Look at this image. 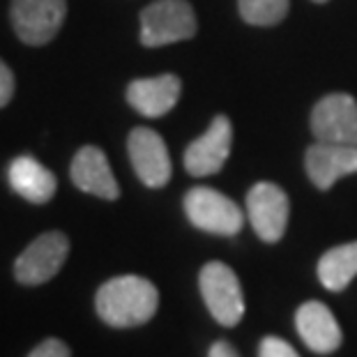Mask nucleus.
I'll list each match as a JSON object with an SVG mask.
<instances>
[{"label": "nucleus", "mask_w": 357, "mask_h": 357, "mask_svg": "<svg viewBox=\"0 0 357 357\" xmlns=\"http://www.w3.org/2000/svg\"><path fill=\"white\" fill-rule=\"evenodd\" d=\"M159 291L153 281L139 275L113 277L95 295L97 316L111 328H139L157 314Z\"/></svg>", "instance_id": "f257e3e1"}, {"label": "nucleus", "mask_w": 357, "mask_h": 357, "mask_svg": "<svg viewBox=\"0 0 357 357\" xmlns=\"http://www.w3.org/2000/svg\"><path fill=\"white\" fill-rule=\"evenodd\" d=\"M196 35V14L187 0H157L141 12V44L166 47L192 40Z\"/></svg>", "instance_id": "f03ea898"}, {"label": "nucleus", "mask_w": 357, "mask_h": 357, "mask_svg": "<svg viewBox=\"0 0 357 357\" xmlns=\"http://www.w3.org/2000/svg\"><path fill=\"white\" fill-rule=\"evenodd\" d=\"M201 295L205 307L215 316V321L224 328H233L245 316V298H242V286L238 275L226 263L210 261L203 265L199 275Z\"/></svg>", "instance_id": "7ed1b4c3"}, {"label": "nucleus", "mask_w": 357, "mask_h": 357, "mask_svg": "<svg viewBox=\"0 0 357 357\" xmlns=\"http://www.w3.org/2000/svg\"><path fill=\"white\" fill-rule=\"evenodd\" d=\"M185 212L196 229L212 235H238L245 226L240 205L210 187H194L187 192Z\"/></svg>", "instance_id": "20e7f679"}, {"label": "nucleus", "mask_w": 357, "mask_h": 357, "mask_svg": "<svg viewBox=\"0 0 357 357\" xmlns=\"http://www.w3.org/2000/svg\"><path fill=\"white\" fill-rule=\"evenodd\" d=\"M67 14V0H12L10 19L14 33L30 47L49 44L60 33Z\"/></svg>", "instance_id": "39448f33"}, {"label": "nucleus", "mask_w": 357, "mask_h": 357, "mask_svg": "<svg viewBox=\"0 0 357 357\" xmlns=\"http://www.w3.org/2000/svg\"><path fill=\"white\" fill-rule=\"evenodd\" d=\"M70 254V240L65 233L49 231L35 238L14 263V277L24 286L47 284L58 275Z\"/></svg>", "instance_id": "423d86ee"}, {"label": "nucleus", "mask_w": 357, "mask_h": 357, "mask_svg": "<svg viewBox=\"0 0 357 357\" xmlns=\"http://www.w3.org/2000/svg\"><path fill=\"white\" fill-rule=\"evenodd\" d=\"M311 134L321 143L357 146V102L346 93L325 95L311 111Z\"/></svg>", "instance_id": "0eeeda50"}, {"label": "nucleus", "mask_w": 357, "mask_h": 357, "mask_svg": "<svg viewBox=\"0 0 357 357\" xmlns=\"http://www.w3.org/2000/svg\"><path fill=\"white\" fill-rule=\"evenodd\" d=\"M288 196L275 182H256L247 194V217L256 235L265 242L284 238L288 226Z\"/></svg>", "instance_id": "6e6552de"}, {"label": "nucleus", "mask_w": 357, "mask_h": 357, "mask_svg": "<svg viewBox=\"0 0 357 357\" xmlns=\"http://www.w3.org/2000/svg\"><path fill=\"white\" fill-rule=\"evenodd\" d=\"M127 150L136 176L146 187L159 189L171 180V157L164 139L150 127L132 129L127 139Z\"/></svg>", "instance_id": "1a4fd4ad"}, {"label": "nucleus", "mask_w": 357, "mask_h": 357, "mask_svg": "<svg viewBox=\"0 0 357 357\" xmlns=\"http://www.w3.org/2000/svg\"><path fill=\"white\" fill-rule=\"evenodd\" d=\"M233 125L229 116H217L210 123L208 132L185 150V169L194 178H208L222 171L231 155Z\"/></svg>", "instance_id": "9d476101"}, {"label": "nucleus", "mask_w": 357, "mask_h": 357, "mask_svg": "<svg viewBox=\"0 0 357 357\" xmlns=\"http://www.w3.org/2000/svg\"><path fill=\"white\" fill-rule=\"evenodd\" d=\"M70 176L81 192L93 194L97 199L116 201L120 196V187L111 171L109 159H106L104 150H100L97 146H83L74 155Z\"/></svg>", "instance_id": "9b49d317"}, {"label": "nucleus", "mask_w": 357, "mask_h": 357, "mask_svg": "<svg viewBox=\"0 0 357 357\" xmlns=\"http://www.w3.org/2000/svg\"><path fill=\"white\" fill-rule=\"evenodd\" d=\"M307 176L318 189H330L344 176L357 173V146H339V143H321L311 146L305 155Z\"/></svg>", "instance_id": "f8f14e48"}, {"label": "nucleus", "mask_w": 357, "mask_h": 357, "mask_svg": "<svg viewBox=\"0 0 357 357\" xmlns=\"http://www.w3.org/2000/svg\"><path fill=\"white\" fill-rule=\"evenodd\" d=\"M182 83L176 74H162L153 79H136L127 88V102L146 118L166 116L180 100Z\"/></svg>", "instance_id": "ddd939ff"}, {"label": "nucleus", "mask_w": 357, "mask_h": 357, "mask_svg": "<svg viewBox=\"0 0 357 357\" xmlns=\"http://www.w3.org/2000/svg\"><path fill=\"white\" fill-rule=\"evenodd\" d=\"M295 325H298L302 341L314 353H334L341 346V341H344L337 318L332 316V311L323 302H305L298 309V314H295Z\"/></svg>", "instance_id": "4468645a"}, {"label": "nucleus", "mask_w": 357, "mask_h": 357, "mask_svg": "<svg viewBox=\"0 0 357 357\" xmlns=\"http://www.w3.org/2000/svg\"><path fill=\"white\" fill-rule=\"evenodd\" d=\"M7 178H10L14 192L35 205L49 203L58 189L56 176L30 155H21L14 159L10 169H7Z\"/></svg>", "instance_id": "2eb2a0df"}, {"label": "nucleus", "mask_w": 357, "mask_h": 357, "mask_svg": "<svg viewBox=\"0 0 357 357\" xmlns=\"http://www.w3.org/2000/svg\"><path fill=\"white\" fill-rule=\"evenodd\" d=\"M357 275V242L334 247L318 261V279L332 293H339Z\"/></svg>", "instance_id": "dca6fc26"}, {"label": "nucleus", "mask_w": 357, "mask_h": 357, "mask_svg": "<svg viewBox=\"0 0 357 357\" xmlns=\"http://www.w3.org/2000/svg\"><path fill=\"white\" fill-rule=\"evenodd\" d=\"M240 17L252 26H275L288 14V0H238Z\"/></svg>", "instance_id": "f3484780"}, {"label": "nucleus", "mask_w": 357, "mask_h": 357, "mask_svg": "<svg viewBox=\"0 0 357 357\" xmlns=\"http://www.w3.org/2000/svg\"><path fill=\"white\" fill-rule=\"evenodd\" d=\"M258 357H300L298 351L279 337H265L258 346Z\"/></svg>", "instance_id": "a211bd4d"}, {"label": "nucleus", "mask_w": 357, "mask_h": 357, "mask_svg": "<svg viewBox=\"0 0 357 357\" xmlns=\"http://www.w3.org/2000/svg\"><path fill=\"white\" fill-rule=\"evenodd\" d=\"M28 357H72V351L60 339H44L40 346L33 348V353Z\"/></svg>", "instance_id": "6ab92c4d"}, {"label": "nucleus", "mask_w": 357, "mask_h": 357, "mask_svg": "<svg viewBox=\"0 0 357 357\" xmlns=\"http://www.w3.org/2000/svg\"><path fill=\"white\" fill-rule=\"evenodd\" d=\"M14 95V74L3 60H0V109L10 104Z\"/></svg>", "instance_id": "aec40b11"}, {"label": "nucleus", "mask_w": 357, "mask_h": 357, "mask_svg": "<svg viewBox=\"0 0 357 357\" xmlns=\"http://www.w3.org/2000/svg\"><path fill=\"white\" fill-rule=\"evenodd\" d=\"M208 357H240V355L235 353V348L229 341H217V344H212Z\"/></svg>", "instance_id": "412c9836"}, {"label": "nucleus", "mask_w": 357, "mask_h": 357, "mask_svg": "<svg viewBox=\"0 0 357 357\" xmlns=\"http://www.w3.org/2000/svg\"><path fill=\"white\" fill-rule=\"evenodd\" d=\"M314 3H328V0H314Z\"/></svg>", "instance_id": "4be33fe9"}]
</instances>
